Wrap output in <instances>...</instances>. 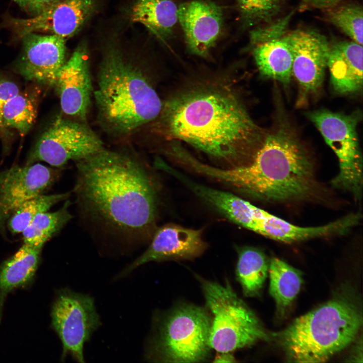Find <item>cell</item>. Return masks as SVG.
<instances>
[{
  "label": "cell",
  "instance_id": "6da1fadb",
  "mask_svg": "<svg viewBox=\"0 0 363 363\" xmlns=\"http://www.w3.org/2000/svg\"><path fill=\"white\" fill-rule=\"evenodd\" d=\"M76 165V202L89 224L105 237L127 243H140L151 235L157 190L141 160L104 148Z\"/></svg>",
  "mask_w": 363,
  "mask_h": 363
},
{
  "label": "cell",
  "instance_id": "7a4b0ae2",
  "mask_svg": "<svg viewBox=\"0 0 363 363\" xmlns=\"http://www.w3.org/2000/svg\"><path fill=\"white\" fill-rule=\"evenodd\" d=\"M156 119L166 138L184 141L220 159L249 156L261 142V130L243 105L220 88L180 93L163 103Z\"/></svg>",
  "mask_w": 363,
  "mask_h": 363
},
{
  "label": "cell",
  "instance_id": "3957f363",
  "mask_svg": "<svg viewBox=\"0 0 363 363\" xmlns=\"http://www.w3.org/2000/svg\"><path fill=\"white\" fill-rule=\"evenodd\" d=\"M195 171L230 186L253 198L283 202L306 197L313 190V166L307 150L286 125H278L261 142L243 165L221 169L191 156Z\"/></svg>",
  "mask_w": 363,
  "mask_h": 363
},
{
  "label": "cell",
  "instance_id": "277c9868",
  "mask_svg": "<svg viewBox=\"0 0 363 363\" xmlns=\"http://www.w3.org/2000/svg\"><path fill=\"white\" fill-rule=\"evenodd\" d=\"M94 98L101 125L117 136L130 135L159 115L162 104L147 72L120 48L104 52Z\"/></svg>",
  "mask_w": 363,
  "mask_h": 363
},
{
  "label": "cell",
  "instance_id": "5b68a950",
  "mask_svg": "<svg viewBox=\"0 0 363 363\" xmlns=\"http://www.w3.org/2000/svg\"><path fill=\"white\" fill-rule=\"evenodd\" d=\"M362 322L360 302L343 287L330 300L270 335L287 358L298 362H322L349 345Z\"/></svg>",
  "mask_w": 363,
  "mask_h": 363
},
{
  "label": "cell",
  "instance_id": "8992f818",
  "mask_svg": "<svg viewBox=\"0 0 363 363\" xmlns=\"http://www.w3.org/2000/svg\"><path fill=\"white\" fill-rule=\"evenodd\" d=\"M207 308L213 316L209 344L218 352H230L269 341L267 333L253 311L226 281L224 285L200 279Z\"/></svg>",
  "mask_w": 363,
  "mask_h": 363
},
{
  "label": "cell",
  "instance_id": "52a82bcc",
  "mask_svg": "<svg viewBox=\"0 0 363 363\" xmlns=\"http://www.w3.org/2000/svg\"><path fill=\"white\" fill-rule=\"evenodd\" d=\"M210 316L201 307L184 305L161 321L158 331L148 343L146 356L166 362H197L210 355Z\"/></svg>",
  "mask_w": 363,
  "mask_h": 363
},
{
  "label": "cell",
  "instance_id": "ba28073f",
  "mask_svg": "<svg viewBox=\"0 0 363 363\" xmlns=\"http://www.w3.org/2000/svg\"><path fill=\"white\" fill-rule=\"evenodd\" d=\"M307 115L338 159L339 172L331 180V185L359 199L362 189V162L356 132L359 116L327 109L314 110Z\"/></svg>",
  "mask_w": 363,
  "mask_h": 363
},
{
  "label": "cell",
  "instance_id": "9c48e42d",
  "mask_svg": "<svg viewBox=\"0 0 363 363\" xmlns=\"http://www.w3.org/2000/svg\"><path fill=\"white\" fill-rule=\"evenodd\" d=\"M104 148L98 136L82 121L57 117L42 134L29 154L26 165L44 161L61 167Z\"/></svg>",
  "mask_w": 363,
  "mask_h": 363
},
{
  "label": "cell",
  "instance_id": "30bf717a",
  "mask_svg": "<svg viewBox=\"0 0 363 363\" xmlns=\"http://www.w3.org/2000/svg\"><path fill=\"white\" fill-rule=\"evenodd\" d=\"M51 324L63 344L62 359L70 355L84 362L83 347L100 321L90 296L68 289L59 291L52 305Z\"/></svg>",
  "mask_w": 363,
  "mask_h": 363
},
{
  "label": "cell",
  "instance_id": "8fae6325",
  "mask_svg": "<svg viewBox=\"0 0 363 363\" xmlns=\"http://www.w3.org/2000/svg\"><path fill=\"white\" fill-rule=\"evenodd\" d=\"M97 5V0H59L32 17L8 18L6 24L20 38L44 32L66 40L81 29L96 12Z\"/></svg>",
  "mask_w": 363,
  "mask_h": 363
},
{
  "label": "cell",
  "instance_id": "7c38bea8",
  "mask_svg": "<svg viewBox=\"0 0 363 363\" xmlns=\"http://www.w3.org/2000/svg\"><path fill=\"white\" fill-rule=\"evenodd\" d=\"M57 171L40 163L14 165L0 171V232L24 201L43 194L56 180Z\"/></svg>",
  "mask_w": 363,
  "mask_h": 363
},
{
  "label": "cell",
  "instance_id": "4fadbf2b",
  "mask_svg": "<svg viewBox=\"0 0 363 363\" xmlns=\"http://www.w3.org/2000/svg\"><path fill=\"white\" fill-rule=\"evenodd\" d=\"M282 37L291 51L292 73L301 93L316 92L322 85L327 68L330 46L327 39L320 33L304 30L294 31Z\"/></svg>",
  "mask_w": 363,
  "mask_h": 363
},
{
  "label": "cell",
  "instance_id": "5bb4252c",
  "mask_svg": "<svg viewBox=\"0 0 363 363\" xmlns=\"http://www.w3.org/2000/svg\"><path fill=\"white\" fill-rule=\"evenodd\" d=\"M23 51L17 65L18 73L26 80L39 85H55L66 60L63 38L54 34L29 33L21 38Z\"/></svg>",
  "mask_w": 363,
  "mask_h": 363
},
{
  "label": "cell",
  "instance_id": "9a60e30c",
  "mask_svg": "<svg viewBox=\"0 0 363 363\" xmlns=\"http://www.w3.org/2000/svg\"><path fill=\"white\" fill-rule=\"evenodd\" d=\"M63 112L84 122L92 91L87 47L79 44L59 71L55 84Z\"/></svg>",
  "mask_w": 363,
  "mask_h": 363
},
{
  "label": "cell",
  "instance_id": "2e32d148",
  "mask_svg": "<svg viewBox=\"0 0 363 363\" xmlns=\"http://www.w3.org/2000/svg\"><path fill=\"white\" fill-rule=\"evenodd\" d=\"M206 247L201 229L173 224L163 226L155 231L145 252L125 268L119 276H125L140 265L152 261L194 259L200 256Z\"/></svg>",
  "mask_w": 363,
  "mask_h": 363
},
{
  "label": "cell",
  "instance_id": "e0dca14e",
  "mask_svg": "<svg viewBox=\"0 0 363 363\" xmlns=\"http://www.w3.org/2000/svg\"><path fill=\"white\" fill-rule=\"evenodd\" d=\"M177 18L190 51L205 56L221 33L223 22L221 8L210 1L187 2L178 7Z\"/></svg>",
  "mask_w": 363,
  "mask_h": 363
},
{
  "label": "cell",
  "instance_id": "ac0fdd59",
  "mask_svg": "<svg viewBox=\"0 0 363 363\" xmlns=\"http://www.w3.org/2000/svg\"><path fill=\"white\" fill-rule=\"evenodd\" d=\"M362 46L354 41H340L330 46L327 68L337 92L346 94L362 85Z\"/></svg>",
  "mask_w": 363,
  "mask_h": 363
},
{
  "label": "cell",
  "instance_id": "d6986e66",
  "mask_svg": "<svg viewBox=\"0 0 363 363\" xmlns=\"http://www.w3.org/2000/svg\"><path fill=\"white\" fill-rule=\"evenodd\" d=\"M42 248L24 244L0 266V322L8 294L27 286L33 279L41 260Z\"/></svg>",
  "mask_w": 363,
  "mask_h": 363
},
{
  "label": "cell",
  "instance_id": "ffe728a7",
  "mask_svg": "<svg viewBox=\"0 0 363 363\" xmlns=\"http://www.w3.org/2000/svg\"><path fill=\"white\" fill-rule=\"evenodd\" d=\"M177 8L171 0H135L128 13L132 21L143 24L164 40L172 34L178 21Z\"/></svg>",
  "mask_w": 363,
  "mask_h": 363
},
{
  "label": "cell",
  "instance_id": "44dd1931",
  "mask_svg": "<svg viewBox=\"0 0 363 363\" xmlns=\"http://www.w3.org/2000/svg\"><path fill=\"white\" fill-rule=\"evenodd\" d=\"M253 54L263 76L284 85L290 83L293 57L289 45L283 37L257 44Z\"/></svg>",
  "mask_w": 363,
  "mask_h": 363
},
{
  "label": "cell",
  "instance_id": "7402d4cb",
  "mask_svg": "<svg viewBox=\"0 0 363 363\" xmlns=\"http://www.w3.org/2000/svg\"><path fill=\"white\" fill-rule=\"evenodd\" d=\"M268 273L270 294L276 302L279 315L283 316L299 291L302 273L276 258L270 260Z\"/></svg>",
  "mask_w": 363,
  "mask_h": 363
},
{
  "label": "cell",
  "instance_id": "603a6c76",
  "mask_svg": "<svg viewBox=\"0 0 363 363\" xmlns=\"http://www.w3.org/2000/svg\"><path fill=\"white\" fill-rule=\"evenodd\" d=\"M238 261L236 268L237 281L246 296L258 295L268 273L269 263L260 250L248 246L237 247Z\"/></svg>",
  "mask_w": 363,
  "mask_h": 363
},
{
  "label": "cell",
  "instance_id": "cb8c5ba5",
  "mask_svg": "<svg viewBox=\"0 0 363 363\" xmlns=\"http://www.w3.org/2000/svg\"><path fill=\"white\" fill-rule=\"evenodd\" d=\"M40 94L38 87L27 89L9 100L2 110L3 129H14L25 136L35 122Z\"/></svg>",
  "mask_w": 363,
  "mask_h": 363
},
{
  "label": "cell",
  "instance_id": "d4e9b609",
  "mask_svg": "<svg viewBox=\"0 0 363 363\" xmlns=\"http://www.w3.org/2000/svg\"><path fill=\"white\" fill-rule=\"evenodd\" d=\"M70 205V201H67L56 211L38 214L22 232L24 244L42 248L72 218Z\"/></svg>",
  "mask_w": 363,
  "mask_h": 363
},
{
  "label": "cell",
  "instance_id": "484cf974",
  "mask_svg": "<svg viewBox=\"0 0 363 363\" xmlns=\"http://www.w3.org/2000/svg\"><path fill=\"white\" fill-rule=\"evenodd\" d=\"M70 193L34 196L22 203L8 219V225L13 234L22 232L39 214L48 211L59 202L66 200Z\"/></svg>",
  "mask_w": 363,
  "mask_h": 363
},
{
  "label": "cell",
  "instance_id": "4316f807",
  "mask_svg": "<svg viewBox=\"0 0 363 363\" xmlns=\"http://www.w3.org/2000/svg\"><path fill=\"white\" fill-rule=\"evenodd\" d=\"M328 18L347 36L362 45L363 12L361 6L346 4L330 8Z\"/></svg>",
  "mask_w": 363,
  "mask_h": 363
},
{
  "label": "cell",
  "instance_id": "83f0119b",
  "mask_svg": "<svg viewBox=\"0 0 363 363\" xmlns=\"http://www.w3.org/2000/svg\"><path fill=\"white\" fill-rule=\"evenodd\" d=\"M237 1L243 17L250 23L269 20L278 8L274 0Z\"/></svg>",
  "mask_w": 363,
  "mask_h": 363
},
{
  "label": "cell",
  "instance_id": "f1b7e54d",
  "mask_svg": "<svg viewBox=\"0 0 363 363\" xmlns=\"http://www.w3.org/2000/svg\"><path fill=\"white\" fill-rule=\"evenodd\" d=\"M292 13L265 27L254 30L251 33V39L257 44L282 38L286 31Z\"/></svg>",
  "mask_w": 363,
  "mask_h": 363
},
{
  "label": "cell",
  "instance_id": "f546056e",
  "mask_svg": "<svg viewBox=\"0 0 363 363\" xmlns=\"http://www.w3.org/2000/svg\"><path fill=\"white\" fill-rule=\"evenodd\" d=\"M20 91L19 88L16 83L0 77V129H3L2 113L5 104Z\"/></svg>",
  "mask_w": 363,
  "mask_h": 363
},
{
  "label": "cell",
  "instance_id": "4dcf8cb0",
  "mask_svg": "<svg viewBox=\"0 0 363 363\" xmlns=\"http://www.w3.org/2000/svg\"><path fill=\"white\" fill-rule=\"evenodd\" d=\"M20 8L32 16L44 11L59 0H13Z\"/></svg>",
  "mask_w": 363,
  "mask_h": 363
},
{
  "label": "cell",
  "instance_id": "1f68e13d",
  "mask_svg": "<svg viewBox=\"0 0 363 363\" xmlns=\"http://www.w3.org/2000/svg\"><path fill=\"white\" fill-rule=\"evenodd\" d=\"M342 0H309L312 6L320 9H330L337 6Z\"/></svg>",
  "mask_w": 363,
  "mask_h": 363
},
{
  "label": "cell",
  "instance_id": "d6a6232c",
  "mask_svg": "<svg viewBox=\"0 0 363 363\" xmlns=\"http://www.w3.org/2000/svg\"><path fill=\"white\" fill-rule=\"evenodd\" d=\"M213 361L214 362H236L234 357L230 352H220Z\"/></svg>",
  "mask_w": 363,
  "mask_h": 363
},
{
  "label": "cell",
  "instance_id": "836d02e7",
  "mask_svg": "<svg viewBox=\"0 0 363 363\" xmlns=\"http://www.w3.org/2000/svg\"><path fill=\"white\" fill-rule=\"evenodd\" d=\"M305 2H308L309 0H303Z\"/></svg>",
  "mask_w": 363,
  "mask_h": 363
}]
</instances>
